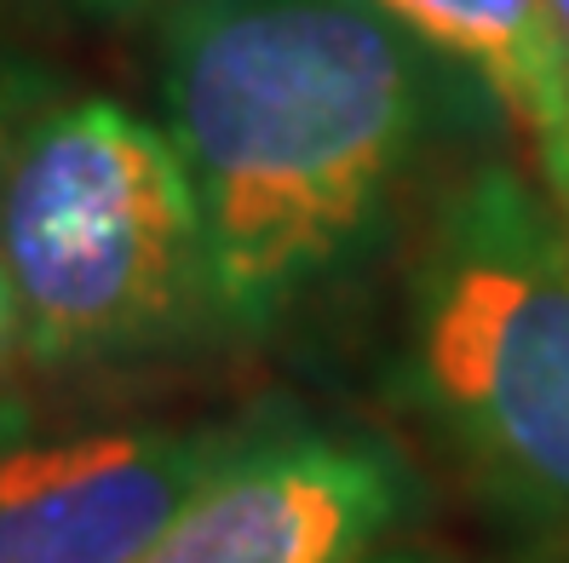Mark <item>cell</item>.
<instances>
[{
    "mask_svg": "<svg viewBox=\"0 0 569 563\" xmlns=\"http://www.w3.org/2000/svg\"><path fill=\"white\" fill-rule=\"evenodd\" d=\"M391 403L507 535L569 552V213L547 184L489 161L431 202Z\"/></svg>",
    "mask_w": 569,
    "mask_h": 563,
    "instance_id": "7a4b0ae2",
    "label": "cell"
},
{
    "mask_svg": "<svg viewBox=\"0 0 569 563\" xmlns=\"http://www.w3.org/2000/svg\"><path fill=\"white\" fill-rule=\"evenodd\" d=\"M58 87V76L47 63L23 58L12 47H0V179H7V161H12V144L29 121V110ZM23 374H18V351H12V305H7V271H0V414L23 409Z\"/></svg>",
    "mask_w": 569,
    "mask_h": 563,
    "instance_id": "52a82bcc",
    "label": "cell"
},
{
    "mask_svg": "<svg viewBox=\"0 0 569 563\" xmlns=\"http://www.w3.org/2000/svg\"><path fill=\"white\" fill-rule=\"evenodd\" d=\"M368 563H569V552H547V546H529V552H507V557H483V552H455V546H438V541H397L386 546L380 557Z\"/></svg>",
    "mask_w": 569,
    "mask_h": 563,
    "instance_id": "ba28073f",
    "label": "cell"
},
{
    "mask_svg": "<svg viewBox=\"0 0 569 563\" xmlns=\"http://www.w3.org/2000/svg\"><path fill=\"white\" fill-rule=\"evenodd\" d=\"M242 414L41 425L0 414V563H139L248 438Z\"/></svg>",
    "mask_w": 569,
    "mask_h": 563,
    "instance_id": "5b68a950",
    "label": "cell"
},
{
    "mask_svg": "<svg viewBox=\"0 0 569 563\" xmlns=\"http://www.w3.org/2000/svg\"><path fill=\"white\" fill-rule=\"evenodd\" d=\"M426 483L380 432L259 403L248 438L139 563H368L415 535Z\"/></svg>",
    "mask_w": 569,
    "mask_h": 563,
    "instance_id": "277c9868",
    "label": "cell"
},
{
    "mask_svg": "<svg viewBox=\"0 0 569 563\" xmlns=\"http://www.w3.org/2000/svg\"><path fill=\"white\" fill-rule=\"evenodd\" d=\"M547 7H552V23H558V36L569 47V0H547Z\"/></svg>",
    "mask_w": 569,
    "mask_h": 563,
    "instance_id": "30bf717a",
    "label": "cell"
},
{
    "mask_svg": "<svg viewBox=\"0 0 569 563\" xmlns=\"http://www.w3.org/2000/svg\"><path fill=\"white\" fill-rule=\"evenodd\" d=\"M63 7H81V12H92V18H132V12L156 7V0H63Z\"/></svg>",
    "mask_w": 569,
    "mask_h": 563,
    "instance_id": "9c48e42d",
    "label": "cell"
},
{
    "mask_svg": "<svg viewBox=\"0 0 569 563\" xmlns=\"http://www.w3.org/2000/svg\"><path fill=\"white\" fill-rule=\"evenodd\" d=\"M409 36L455 52L535 139L547 190L569 213V47L547 0H375Z\"/></svg>",
    "mask_w": 569,
    "mask_h": 563,
    "instance_id": "8992f818",
    "label": "cell"
},
{
    "mask_svg": "<svg viewBox=\"0 0 569 563\" xmlns=\"http://www.w3.org/2000/svg\"><path fill=\"white\" fill-rule=\"evenodd\" d=\"M426 121L415 41L375 0H179L161 127L202 208L230 340L271 334L362 253Z\"/></svg>",
    "mask_w": 569,
    "mask_h": 563,
    "instance_id": "6da1fadb",
    "label": "cell"
},
{
    "mask_svg": "<svg viewBox=\"0 0 569 563\" xmlns=\"http://www.w3.org/2000/svg\"><path fill=\"white\" fill-rule=\"evenodd\" d=\"M0 271L29 380H92L224 334L208 237L167 127L52 87L0 179Z\"/></svg>",
    "mask_w": 569,
    "mask_h": 563,
    "instance_id": "3957f363",
    "label": "cell"
}]
</instances>
